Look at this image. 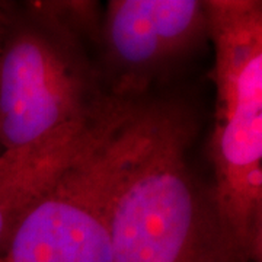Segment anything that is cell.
Listing matches in <instances>:
<instances>
[{"mask_svg": "<svg viewBox=\"0 0 262 262\" xmlns=\"http://www.w3.org/2000/svg\"><path fill=\"white\" fill-rule=\"evenodd\" d=\"M144 98H117L16 226L5 262H113L114 200L140 130Z\"/></svg>", "mask_w": 262, "mask_h": 262, "instance_id": "cell-4", "label": "cell"}, {"mask_svg": "<svg viewBox=\"0 0 262 262\" xmlns=\"http://www.w3.org/2000/svg\"><path fill=\"white\" fill-rule=\"evenodd\" d=\"M101 121L69 127L24 149L0 151V256L31 204L83 149Z\"/></svg>", "mask_w": 262, "mask_h": 262, "instance_id": "cell-6", "label": "cell"}, {"mask_svg": "<svg viewBox=\"0 0 262 262\" xmlns=\"http://www.w3.org/2000/svg\"><path fill=\"white\" fill-rule=\"evenodd\" d=\"M10 5L12 3H2L0 2V39H2V35H3V29H5V25H6V20H8V15H9Z\"/></svg>", "mask_w": 262, "mask_h": 262, "instance_id": "cell-7", "label": "cell"}, {"mask_svg": "<svg viewBox=\"0 0 262 262\" xmlns=\"http://www.w3.org/2000/svg\"><path fill=\"white\" fill-rule=\"evenodd\" d=\"M187 110L144 99L114 200L113 262H242L214 194L194 166Z\"/></svg>", "mask_w": 262, "mask_h": 262, "instance_id": "cell-1", "label": "cell"}, {"mask_svg": "<svg viewBox=\"0 0 262 262\" xmlns=\"http://www.w3.org/2000/svg\"><path fill=\"white\" fill-rule=\"evenodd\" d=\"M206 5L214 47L211 184L242 262H262V3Z\"/></svg>", "mask_w": 262, "mask_h": 262, "instance_id": "cell-3", "label": "cell"}, {"mask_svg": "<svg viewBox=\"0 0 262 262\" xmlns=\"http://www.w3.org/2000/svg\"><path fill=\"white\" fill-rule=\"evenodd\" d=\"M91 3L10 5L0 39V151L24 149L99 118L115 96L89 44Z\"/></svg>", "mask_w": 262, "mask_h": 262, "instance_id": "cell-2", "label": "cell"}, {"mask_svg": "<svg viewBox=\"0 0 262 262\" xmlns=\"http://www.w3.org/2000/svg\"><path fill=\"white\" fill-rule=\"evenodd\" d=\"M0 262H5V258H3V256H0Z\"/></svg>", "mask_w": 262, "mask_h": 262, "instance_id": "cell-8", "label": "cell"}, {"mask_svg": "<svg viewBox=\"0 0 262 262\" xmlns=\"http://www.w3.org/2000/svg\"><path fill=\"white\" fill-rule=\"evenodd\" d=\"M210 41L206 2L111 0L99 42L110 94L143 98L156 80Z\"/></svg>", "mask_w": 262, "mask_h": 262, "instance_id": "cell-5", "label": "cell"}]
</instances>
